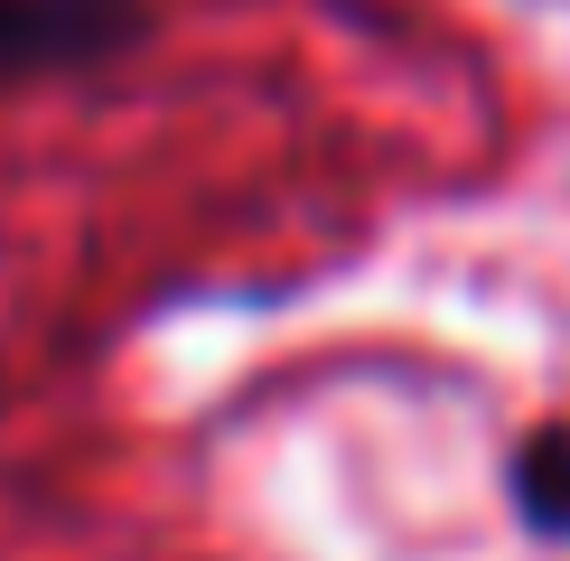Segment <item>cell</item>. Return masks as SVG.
<instances>
[{
	"label": "cell",
	"mask_w": 570,
	"mask_h": 561,
	"mask_svg": "<svg viewBox=\"0 0 570 561\" xmlns=\"http://www.w3.org/2000/svg\"><path fill=\"white\" fill-rule=\"evenodd\" d=\"M131 29V0H0V66L94 57Z\"/></svg>",
	"instance_id": "6da1fadb"
},
{
	"label": "cell",
	"mask_w": 570,
	"mask_h": 561,
	"mask_svg": "<svg viewBox=\"0 0 570 561\" xmlns=\"http://www.w3.org/2000/svg\"><path fill=\"white\" fill-rule=\"evenodd\" d=\"M514 486H524V514H533V524L570 543V431H542L533 450H524V468H514Z\"/></svg>",
	"instance_id": "7a4b0ae2"
}]
</instances>
